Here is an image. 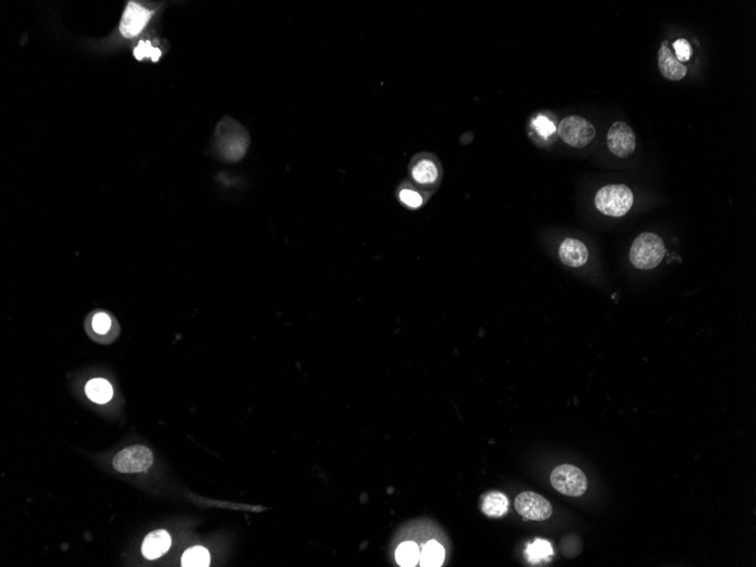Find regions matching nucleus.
<instances>
[{
	"label": "nucleus",
	"instance_id": "f257e3e1",
	"mask_svg": "<svg viewBox=\"0 0 756 567\" xmlns=\"http://www.w3.org/2000/svg\"><path fill=\"white\" fill-rule=\"evenodd\" d=\"M666 247L660 237L651 232L638 236L629 251V260L638 270L656 269L665 258Z\"/></svg>",
	"mask_w": 756,
	"mask_h": 567
},
{
	"label": "nucleus",
	"instance_id": "f03ea898",
	"mask_svg": "<svg viewBox=\"0 0 756 567\" xmlns=\"http://www.w3.org/2000/svg\"><path fill=\"white\" fill-rule=\"evenodd\" d=\"M634 195L625 185H608L598 190L594 204L599 212L612 218H622L632 209Z\"/></svg>",
	"mask_w": 756,
	"mask_h": 567
},
{
	"label": "nucleus",
	"instance_id": "7ed1b4c3",
	"mask_svg": "<svg viewBox=\"0 0 756 567\" xmlns=\"http://www.w3.org/2000/svg\"><path fill=\"white\" fill-rule=\"evenodd\" d=\"M550 482L556 491L570 497L582 496L588 488L584 472L570 464H561L552 470Z\"/></svg>",
	"mask_w": 756,
	"mask_h": 567
},
{
	"label": "nucleus",
	"instance_id": "20e7f679",
	"mask_svg": "<svg viewBox=\"0 0 756 567\" xmlns=\"http://www.w3.org/2000/svg\"><path fill=\"white\" fill-rule=\"evenodd\" d=\"M218 139L223 157L236 161L245 154L248 146V136L234 121H225L218 128Z\"/></svg>",
	"mask_w": 756,
	"mask_h": 567
},
{
	"label": "nucleus",
	"instance_id": "39448f33",
	"mask_svg": "<svg viewBox=\"0 0 756 567\" xmlns=\"http://www.w3.org/2000/svg\"><path fill=\"white\" fill-rule=\"evenodd\" d=\"M559 137L572 148H582L596 137V128L580 115H568L559 122Z\"/></svg>",
	"mask_w": 756,
	"mask_h": 567
},
{
	"label": "nucleus",
	"instance_id": "423d86ee",
	"mask_svg": "<svg viewBox=\"0 0 756 567\" xmlns=\"http://www.w3.org/2000/svg\"><path fill=\"white\" fill-rule=\"evenodd\" d=\"M153 463V455L143 445L122 449L113 458V468L121 473L143 472Z\"/></svg>",
	"mask_w": 756,
	"mask_h": 567
},
{
	"label": "nucleus",
	"instance_id": "0eeeda50",
	"mask_svg": "<svg viewBox=\"0 0 756 567\" xmlns=\"http://www.w3.org/2000/svg\"><path fill=\"white\" fill-rule=\"evenodd\" d=\"M517 513L528 520L544 521L552 514V506L545 497L532 491L521 493L515 499Z\"/></svg>",
	"mask_w": 756,
	"mask_h": 567
},
{
	"label": "nucleus",
	"instance_id": "6e6552de",
	"mask_svg": "<svg viewBox=\"0 0 756 567\" xmlns=\"http://www.w3.org/2000/svg\"><path fill=\"white\" fill-rule=\"evenodd\" d=\"M153 12L141 6L135 1H130L121 18L119 31L124 38H132L139 36L151 20Z\"/></svg>",
	"mask_w": 756,
	"mask_h": 567
},
{
	"label": "nucleus",
	"instance_id": "1a4fd4ad",
	"mask_svg": "<svg viewBox=\"0 0 756 567\" xmlns=\"http://www.w3.org/2000/svg\"><path fill=\"white\" fill-rule=\"evenodd\" d=\"M607 144L616 157L627 158L636 150V135L629 125L623 121H616L609 130Z\"/></svg>",
	"mask_w": 756,
	"mask_h": 567
},
{
	"label": "nucleus",
	"instance_id": "9d476101",
	"mask_svg": "<svg viewBox=\"0 0 756 567\" xmlns=\"http://www.w3.org/2000/svg\"><path fill=\"white\" fill-rule=\"evenodd\" d=\"M659 69L662 71V76L669 80H680L687 74V69L678 62L673 49H671L669 42L664 41L658 52Z\"/></svg>",
	"mask_w": 756,
	"mask_h": 567
},
{
	"label": "nucleus",
	"instance_id": "9b49d317",
	"mask_svg": "<svg viewBox=\"0 0 756 567\" xmlns=\"http://www.w3.org/2000/svg\"><path fill=\"white\" fill-rule=\"evenodd\" d=\"M559 255L561 263L573 269L581 267L589 260V251L587 246L582 241L574 239V238H566L561 242Z\"/></svg>",
	"mask_w": 756,
	"mask_h": 567
},
{
	"label": "nucleus",
	"instance_id": "f8f14e48",
	"mask_svg": "<svg viewBox=\"0 0 756 567\" xmlns=\"http://www.w3.org/2000/svg\"><path fill=\"white\" fill-rule=\"evenodd\" d=\"M172 546V538L166 530H157L145 537L142 552L146 559H157L164 555Z\"/></svg>",
	"mask_w": 756,
	"mask_h": 567
},
{
	"label": "nucleus",
	"instance_id": "ddd939ff",
	"mask_svg": "<svg viewBox=\"0 0 756 567\" xmlns=\"http://www.w3.org/2000/svg\"><path fill=\"white\" fill-rule=\"evenodd\" d=\"M85 392L86 396L91 401L99 403V405H104V403L109 402L113 396V386H111L109 382L106 381L104 378L91 379L86 384Z\"/></svg>",
	"mask_w": 756,
	"mask_h": 567
},
{
	"label": "nucleus",
	"instance_id": "4468645a",
	"mask_svg": "<svg viewBox=\"0 0 756 567\" xmlns=\"http://www.w3.org/2000/svg\"><path fill=\"white\" fill-rule=\"evenodd\" d=\"M508 510V499L504 493L493 491L484 497L482 502V512L487 517H500L506 514Z\"/></svg>",
	"mask_w": 756,
	"mask_h": 567
},
{
	"label": "nucleus",
	"instance_id": "2eb2a0df",
	"mask_svg": "<svg viewBox=\"0 0 756 567\" xmlns=\"http://www.w3.org/2000/svg\"><path fill=\"white\" fill-rule=\"evenodd\" d=\"M412 178L420 185H430L438 181V169L431 160L423 159L412 168Z\"/></svg>",
	"mask_w": 756,
	"mask_h": 567
},
{
	"label": "nucleus",
	"instance_id": "dca6fc26",
	"mask_svg": "<svg viewBox=\"0 0 756 567\" xmlns=\"http://www.w3.org/2000/svg\"><path fill=\"white\" fill-rule=\"evenodd\" d=\"M445 559L443 546L436 540H430L425 545L420 554V564L425 567L442 566Z\"/></svg>",
	"mask_w": 756,
	"mask_h": 567
},
{
	"label": "nucleus",
	"instance_id": "f3484780",
	"mask_svg": "<svg viewBox=\"0 0 756 567\" xmlns=\"http://www.w3.org/2000/svg\"><path fill=\"white\" fill-rule=\"evenodd\" d=\"M396 559L400 566H416L420 561L419 547L414 541H405L398 547Z\"/></svg>",
	"mask_w": 756,
	"mask_h": 567
},
{
	"label": "nucleus",
	"instance_id": "a211bd4d",
	"mask_svg": "<svg viewBox=\"0 0 756 567\" xmlns=\"http://www.w3.org/2000/svg\"><path fill=\"white\" fill-rule=\"evenodd\" d=\"M210 561L209 550L204 547L195 546L183 552L181 565L183 567H207Z\"/></svg>",
	"mask_w": 756,
	"mask_h": 567
},
{
	"label": "nucleus",
	"instance_id": "6ab92c4d",
	"mask_svg": "<svg viewBox=\"0 0 756 567\" xmlns=\"http://www.w3.org/2000/svg\"><path fill=\"white\" fill-rule=\"evenodd\" d=\"M526 554H528L530 561L539 563V561L550 559V556L552 555V547L548 541L544 540V539H537L533 544L528 546Z\"/></svg>",
	"mask_w": 756,
	"mask_h": 567
},
{
	"label": "nucleus",
	"instance_id": "aec40b11",
	"mask_svg": "<svg viewBox=\"0 0 756 567\" xmlns=\"http://www.w3.org/2000/svg\"><path fill=\"white\" fill-rule=\"evenodd\" d=\"M134 56L137 60L150 58L152 62H158L162 56V51L159 48H154L150 41H141L134 50Z\"/></svg>",
	"mask_w": 756,
	"mask_h": 567
},
{
	"label": "nucleus",
	"instance_id": "412c9836",
	"mask_svg": "<svg viewBox=\"0 0 756 567\" xmlns=\"http://www.w3.org/2000/svg\"><path fill=\"white\" fill-rule=\"evenodd\" d=\"M532 125H533L535 130H537V133L540 136L545 137V139H548V137L552 136V134L555 133V125L545 115H540L536 117L532 120Z\"/></svg>",
	"mask_w": 756,
	"mask_h": 567
},
{
	"label": "nucleus",
	"instance_id": "4be33fe9",
	"mask_svg": "<svg viewBox=\"0 0 756 567\" xmlns=\"http://www.w3.org/2000/svg\"><path fill=\"white\" fill-rule=\"evenodd\" d=\"M673 50H675V56H676L678 62H685L691 59L692 50L691 45L686 38H678L673 43Z\"/></svg>",
	"mask_w": 756,
	"mask_h": 567
},
{
	"label": "nucleus",
	"instance_id": "5701e85b",
	"mask_svg": "<svg viewBox=\"0 0 756 567\" xmlns=\"http://www.w3.org/2000/svg\"><path fill=\"white\" fill-rule=\"evenodd\" d=\"M400 201L410 209H418L423 205V197L412 189H403L400 192Z\"/></svg>",
	"mask_w": 756,
	"mask_h": 567
},
{
	"label": "nucleus",
	"instance_id": "b1692460",
	"mask_svg": "<svg viewBox=\"0 0 756 567\" xmlns=\"http://www.w3.org/2000/svg\"><path fill=\"white\" fill-rule=\"evenodd\" d=\"M92 328L97 333L106 334L111 328V319L106 313H99L92 321Z\"/></svg>",
	"mask_w": 756,
	"mask_h": 567
}]
</instances>
